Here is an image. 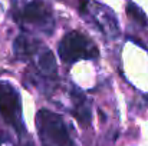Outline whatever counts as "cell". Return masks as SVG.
<instances>
[{
	"mask_svg": "<svg viewBox=\"0 0 148 146\" xmlns=\"http://www.w3.org/2000/svg\"><path fill=\"white\" fill-rule=\"evenodd\" d=\"M36 129L42 146H73L63 119L49 109L36 113Z\"/></svg>",
	"mask_w": 148,
	"mask_h": 146,
	"instance_id": "cell-1",
	"label": "cell"
},
{
	"mask_svg": "<svg viewBox=\"0 0 148 146\" xmlns=\"http://www.w3.org/2000/svg\"><path fill=\"white\" fill-rule=\"evenodd\" d=\"M58 53L63 63L72 65L79 60H92L99 56V50L95 43L81 32L66 33L58 45Z\"/></svg>",
	"mask_w": 148,
	"mask_h": 146,
	"instance_id": "cell-2",
	"label": "cell"
},
{
	"mask_svg": "<svg viewBox=\"0 0 148 146\" xmlns=\"http://www.w3.org/2000/svg\"><path fill=\"white\" fill-rule=\"evenodd\" d=\"M0 115L19 135H23L25 123L22 115V99L17 89L9 82H0Z\"/></svg>",
	"mask_w": 148,
	"mask_h": 146,
	"instance_id": "cell-3",
	"label": "cell"
},
{
	"mask_svg": "<svg viewBox=\"0 0 148 146\" xmlns=\"http://www.w3.org/2000/svg\"><path fill=\"white\" fill-rule=\"evenodd\" d=\"M81 14L88 17L109 39H115L119 35L118 20L112 10L97 3L95 0H81Z\"/></svg>",
	"mask_w": 148,
	"mask_h": 146,
	"instance_id": "cell-4",
	"label": "cell"
},
{
	"mask_svg": "<svg viewBox=\"0 0 148 146\" xmlns=\"http://www.w3.org/2000/svg\"><path fill=\"white\" fill-rule=\"evenodd\" d=\"M16 19L22 24L30 29H36L39 32L48 33V35L52 33L53 26H55L50 9L40 0H33L27 3L20 10V13L16 14Z\"/></svg>",
	"mask_w": 148,
	"mask_h": 146,
	"instance_id": "cell-5",
	"label": "cell"
},
{
	"mask_svg": "<svg viewBox=\"0 0 148 146\" xmlns=\"http://www.w3.org/2000/svg\"><path fill=\"white\" fill-rule=\"evenodd\" d=\"M33 60L36 63V67L40 75H43L48 79H55L58 75V65L53 53L49 49L40 48V50L33 56Z\"/></svg>",
	"mask_w": 148,
	"mask_h": 146,
	"instance_id": "cell-6",
	"label": "cell"
},
{
	"mask_svg": "<svg viewBox=\"0 0 148 146\" xmlns=\"http://www.w3.org/2000/svg\"><path fill=\"white\" fill-rule=\"evenodd\" d=\"M73 102H75V107H73V116L78 120V123L84 128H88L92 122V113H91V107L88 105V100L85 99L84 95L75 92L73 95Z\"/></svg>",
	"mask_w": 148,
	"mask_h": 146,
	"instance_id": "cell-7",
	"label": "cell"
},
{
	"mask_svg": "<svg viewBox=\"0 0 148 146\" xmlns=\"http://www.w3.org/2000/svg\"><path fill=\"white\" fill-rule=\"evenodd\" d=\"M127 14H128V17L132 22H135L141 27H147L148 26V19H147V16H145V13L135 3L128 1V4H127Z\"/></svg>",
	"mask_w": 148,
	"mask_h": 146,
	"instance_id": "cell-8",
	"label": "cell"
}]
</instances>
